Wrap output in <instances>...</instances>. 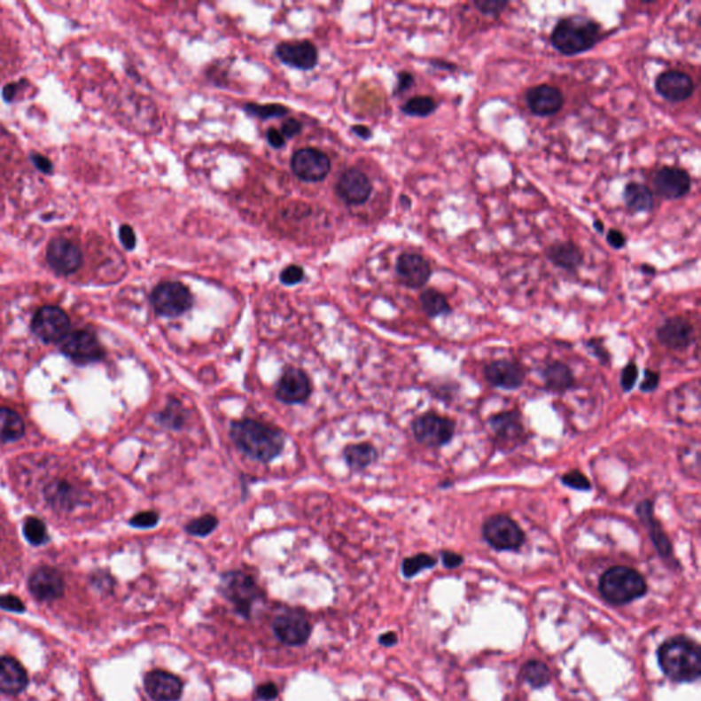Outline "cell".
<instances>
[{"label": "cell", "mask_w": 701, "mask_h": 701, "mask_svg": "<svg viewBox=\"0 0 701 701\" xmlns=\"http://www.w3.org/2000/svg\"><path fill=\"white\" fill-rule=\"evenodd\" d=\"M230 436L241 452L262 463L277 458L285 444L283 432L253 419L233 422Z\"/></svg>", "instance_id": "obj_1"}, {"label": "cell", "mask_w": 701, "mask_h": 701, "mask_svg": "<svg viewBox=\"0 0 701 701\" xmlns=\"http://www.w3.org/2000/svg\"><path fill=\"white\" fill-rule=\"evenodd\" d=\"M603 29L595 19L572 15L557 21L551 34V44L565 57L584 54L602 42Z\"/></svg>", "instance_id": "obj_2"}, {"label": "cell", "mask_w": 701, "mask_h": 701, "mask_svg": "<svg viewBox=\"0 0 701 701\" xmlns=\"http://www.w3.org/2000/svg\"><path fill=\"white\" fill-rule=\"evenodd\" d=\"M660 668L675 682H695L700 678V648L690 638L678 635L660 645Z\"/></svg>", "instance_id": "obj_3"}, {"label": "cell", "mask_w": 701, "mask_h": 701, "mask_svg": "<svg viewBox=\"0 0 701 701\" xmlns=\"http://www.w3.org/2000/svg\"><path fill=\"white\" fill-rule=\"evenodd\" d=\"M647 582L637 570L627 566L608 569L600 578L599 590L610 604L622 605L640 599L647 593Z\"/></svg>", "instance_id": "obj_4"}, {"label": "cell", "mask_w": 701, "mask_h": 701, "mask_svg": "<svg viewBox=\"0 0 701 701\" xmlns=\"http://www.w3.org/2000/svg\"><path fill=\"white\" fill-rule=\"evenodd\" d=\"M485 542L495 551H519L526 541V534L517 521L506 514L491 515L481 527Z\"/></svg>", "instance_id": "obj_5"}, {"label": "cell", "mask_w": 701, "mask_h": 701, "mask_svg": "<svg viewBox=\"0 0 701 701\" xmlns=\"http://www.w3.org/2000/svg\"><path fill=\"white\" fill-rule=\"evenodd\" d=\"M487 424L494 436V444L500 451H514L526 441V431L519 409L494 414L487 418Z\"/></svg>", "instance_id": "obj_6"}, {"label": "cell", "mask_w": 701, "mask_h": 701, "mask_svg": "<svg viewBox=\"0 0 701 701\" xmlns=\"http://www.w3.org/2000/svg\"><path fill=\"white\" fill-rule=\"evenodd\" d=\"M411 429L414 439L422 446L429 448H443L454 440L456 422L448 417L426 413L414 419Z\"/></svg>", "instance_id": "obj_7"}, {"label": "cell", "mask_w": 701, "mask_h": 701, "mask_svg": "<svg viewBox=\"0 0 701 701\" xmlns=\"http://www.w3.org/2000/svg\"><path fill=\"white\" fill-rule=\"evenodd\" d=\"M151 303L160 315L175 318L192 308L193 296L184 284L166 281L155 286L151 293Z\"/></svg>", "instance_id": "obj_8"}, {"label": "cell", "mask_w": 701, "mask_h": 701, "mask_svg": "<svg viewBox=\"0 0 701 701\" xmlns=\"http://www.w3.org/2000/svg\"><path fill=\"white\" fill-rule=\"evenodd\" d=\"M222 592L226 599L235 604L236 610L244 617L251 614L253 604L262 596L253 578L241 572H230L223 574Z\"/></svg>", "instance_id": "obj_9"}, {"label": "cell", "mask_w": 701, "mask_h": 701, "mask_svg": "<svg viewBox=\"0 0 701 701\" xmlns=\"http://www.w3.org/2000/svg\"><path fill=\"white\" fill-rule=\"evenodd\" d=\"M291 169L304 183H319L331 173V160L325 152L316 148H301L292 155Z\"/></svg>", "instance_id": "obj_10"}, {"label": "cell", "mask_w": 701, "mask_h": 701, "mask_svg": "<svg viewBox=\"0 0 701 701\" xmlns=\"http://www.w3.org/2000/svg\"><path fill=\"white\" fill-rule=\"evenodd\" d=\"M32 331L45 343L64 341L70 331L69 316L62 308L44 306L34 316Z\"/></svg>", "instance_id": "obj_11"}, {"label": "cell", "mask_w": 701, "mask_h": 701, "mask_svg": "<svg viewBox=\"0 0 701 701\" xmlns=\"http://www.w3.org/2000/svg\"><path fill=\"white\" fill-rule=\"evenodd\" d=\"M653 509H655V506H653L652 500H642L635 506V514H637L640 522L644 525L645 529L648 530L653 547L657 549L659 557L667 563H675V566H677L678 563L675 560L674 547H673L672 540L667 536L666 530L663 529L659 519L655 518Z\"/></svg>", "instance_id": "obj_12"}, {"label": "cell", "mask_w": 701, "mask_h": 701, "mask_svg": "<svg viewBox=\"0 0 701 701\" xmlns=\"http://www.w3.org/2000/svg\"><path fill=\"white\" fill-rule=\"evenodd\" d=\"M653 190L666 200L682 199L692 190V178L687 170L665 166L652 178Z\"/></svg>", "instance_id": "obj_13"}, {"label": "cell", "mask_w": 701, "mask_h": 701, "mask_svg": "<svg viewBox=\"0 0 701 701\" xmlns=\"http://www.w3.org/2000/svg\"><path fill=\"white\" fill-rule=\"evenodd\" d=\"M484 377L494 388L517 391L525 384L526 371L519 362L499 359L485 364Z\"/></svg>", "instance_id": "obj_14"}, {"label": "cell", "mask_w": 701, "mask_h": 701, "mask_svg": "<svg viewBox=\"0 0 701 701\" xmlns=\"http://www.w3.org/2000/svg\"><path fill=\"white\" fill-rule=\"evenodd\" d=\"M47 263L55 273L69 276L82 268V250L67 238H55L47 248Z\"/></svg>", "instance_id": "obj_15"}, {"label": "cell", "mask_w": 701, "mask_h": 701, "mask_svg": "<svg viewBox=\"0 0 701 701\" xmlns=\"http://www.w3.org/2000/svg\"><path fill=\"white\" fill-rule=\"evenodd\" d=\"M655 90L667 102L681 103L693 97L695 82L688 73L666 70L655 80Z\"/></svg>", "instance_id": "obj_16"}, {"label": "cell", "mask_w": 701, "mask_h": 701, "mask_svg": "<svg viewBox=\"0 0 701 701\" xmlns=\"http://www.w3.org/2000/svg\"><path fill=\"white\" fill-rule=\"evenodd\" d=\"M525 102L532 114L537 117H552L563 109L565 97L559 88L540 84L526 90Z\"/></svg>", "instance_id": "obj_17"}, {"label": "cell", "mask_w": 701, "mask_h": 701, "mask_svg": "<svg viewBox=\"0 0 701 701\" xmlns=\"http://www.w3.org/2000/svg\"><path fill=\"white\" fill-rule=\"evenodd\" d=\"M273 629L278 640L291 647L303 645L311 635L308 618L299 611H288L278 615L274 620Z\"/></svg>", "instance_id": "obj_18"}, {"label": "cell", "mask_w": 701, "mask_h": 701, "mask_svg": "<svg viewBox=\"0 0 701 701\" xmlns=\"http://www.w3.org/2000/svg\"><path fill=\"white\" fill-rule=\"evenodd\" d=\"M373 192L370 178L358 169H348L340 175L336 184V193L349 206H361L368 202Z\"/></svg>", "instance_id": "obj_19"}, {"label": "cell", "mask_w": 701, "mask_h": 701, "mask_svg": "<svg viewBox=\"0 0 701 701\" xmlns=\"http://www.w3.org/2000/svg\"><path fill=\"white\" fill-rule=\"evenodd\" d=\"M396 274L407 288L421 289L431 280V263L419 253H403L396 262Z\"/></svg>", "instance_id": "obj_20"}, {"label": "cell", "mask_w": 701, "mask_h": 701, "mask_svg": "<svg viewBox=\"0 0 701 701\" xmlns=\"http://www.w3.org/2000/svg\"><path fill=\"white\" fill-rule=\"evenodd\" d=\"M276 55L286 66L304 72L313 70L318 64V50L308 40L281 43L276 47Z\"/></svg>", "instance_id": "obj_21"}, {"label": "cell", "mask_w": 701, "mask_h": 701, "mask_svg": "<svg viewBox=\"0 0 701 701\" xmlns=\"http://www.w3.org/2000/svg\"><path fill=\"white\" fill-rule=\"evenodd\" d=\"M657 338L662 346L673 351L689 348L695 341V329L688 319L673 316L657 329Z\"/></svg>", "instance_id": "obj_22"}, {"label": "cell", "mask_w": 701, "mask_h": 701, "mask_svg": "<svg viewBox=\"0 0 701 701\" xmlns=\"http://www.w3.org/2000/svg\"><path fill=\"white\" fill-rule=\"evenodd\" d=\"M62 353L80 362L99 361L105 356L97 336L88 331H77L67 334L62 341Z\"/></svg>", "instance_id": "obj_23"}, {"label": "cell", "mask_w": 701, "mask_h": 701, "mask_svg": "<svg viewBox=\"0 0 701 701\" xmlns=\"http://www.w3.org/2000/svg\"><path fill=\"white\" fill-rule=\"evenodd\" d=\"M311 384L308 374L299 369H288L278 381L276 396L286 404L304 403L310 398Z\"/></svg>", "instance_id": "obj_24"}, {"label": "cell", "mask_w": 701, "mask_h": 701, "mask_svg": "<svg viewBox=\"0 0 701 701\" xmlns=\"http://www.w3.org/2000/svg\"><path fill=\"white\" fill-rule=\"evenodd\" d=\"M29 590L42 602L59 599L65 592V581L60 572L52 567H40L29 578Z\"/></svg>", "instance_id": "obj_25"}, {"label": "cell", "mask_w": 701, "mask_h": 701, "mask_svg": "<svg viewBox=\"0 0 701 701\" xmlns=\"http://www.w3.org/2000/svg\"><path fill=\"white\" fill-rule=\"evenodd\" d=\"M144 687L155 701H178L183 695V682L175 675L162 670L148 673Z\"/></svg>", "instance_id": "obj_26"}, {"label": "cell", "mask_w": 701, "mask_h": 701, "mask_svg": "<svg viewBox=\"0 0 701 701\" xmlns=\"http://www.w3.org/2000/svg\"><path fill=\"white\" fill-rule=\"evenodd\" d=\"M29 678L24 666L14 658H0V692L19 695L27 687Z\"/></svg>", "instance_id": "obj_27"}, {"label": "cell", "mask_w": 701, "mask_h": 701, "mask_svg": "<svg viewBox=\"0 0 701 701\" xmlns=\"http://www.w3.org/2000/svg\"><path fill=\"white\" fill-rule=\"evenodd\" d=\"M541 376L545 389L551 393L565 394L577 386L572 369L560 361H552L545 364Z\"/></svg>", "instance_id": "obj_28"}, {"label": "cell", "mask_w": 701, "mask_h": 701, "mask_svg": "<svg viewBox=\"0 0 701 701\" xmlns=\"http://www.w3.org/2000/svg\"><path fill=\"white\" fill-rule=\"evenodd\" d=\"M548 261L557 268L575 271L584 262V253L572 241H557L547 248Z\"/></svg>", "instance_id": "obj_29"}, {"label": "cell", "mask_w": 701, "mask_h": 701, "mask_svg": "<svg viewBox=\"0 0 701 701\" xmlns=\"http://www.w3.org/2000/svg\"><path fill=\"white\" fill-rule=\"evenodd\" d=\"M623 202L633 213H650L655 207V195L647 185L632 181L623 190Z\"/></svg>", "instance_id": "obj_30"}, {"label": "cell", "mask_w": 701, "mask_h": 701, "mask_svg": "<svg viewBox=\"0 0 701 701\" xmlns=\"http://www.w3.org/2000/svg\"><path fill=\"white\" fill-rule=\"evenodd\" d=\"M378 458L376 447L369 443L353 444L344 449V459L347 464L356 471L368 469Z\"/></svg>", "instance_id": "obj_31"}, {"label": "cell", "mask_w": 701, "mask_h": 701, "mask_svg": "<svg viewBox=\"0 0 701 701\" xmlns=\"http://www.w3.org/2000/svg\"><path fill=\"white\" fill-rule=\"evenodd\" d=\"M419 301H421L422 310L429 318H439V316L449 315L452 313L448 299L437 289H424L419 296Z\"/></svg>", "instance_id": "obj_32"}, {"label": "cell", "mask_w": 701, "mask_h": 701, "mask_svg": "<svg viewBox=\"0 0 701 701\" xmlns=\"http://www.w3.org/2000/svg\"><path fill=\"white\" fill-rule=\"evenodd\" d=\"M25 424L19 414L10 409H0V443H12L24 436Z\"/></svg>", "instance_id": "obj_33"}, {"label": "cell", "mask_w": 701, "mask_h": 701, "mask_svg": "<svg viewBox=\"0 0 701 701\" xmlns=\"http://www.w3.org/2000/svg\"><path fill=\"white\" fill-rule=\"evenodd\" d=\"M190 411L177 399H170L160 414V424L169 431H181L187 424Z\"/></svg>", "instance_id": "obj_34"}, {"label": "cell", "mask_w": 701, "mask_h": 701, "mask_svg": "<svg viewBox=\"0 0 701 701\" xmlns=\"http://www.w3.org/2000/svg\"><path fill=\"white\" fill-rule=\"evenodd\" d=\"M45 497L54 509H72L75 502L74 487L67 482H54L47 487Z\"/></svg>", "instance_id": "obj_35"}, {"label": "cell", "mask_w": 701, "mask_h": 701, "mask_svg": "<svg viewBox=\"0 0 701 701\" xmlns=\"http://www.w3.org/2000/svg\"><path fill=\"white\" fill-rule=\"evenodd\" d=\"M437 102L432 97L426 95H419V97H411L401 105V112L409 117L414 118H426L429 115L436 113Z\"/></svg>", "instance_id": "obj_36"}, {"label": "cell", "mask_w": 701, "mask_h": 701, "mask_svg": "<svg viewBox=\"0 0 701 701\" xmlns=\"http://www.w3.org/2000/svg\"><path fill=\"white\" fill-rule=\"evenodd\" d=\"M522 677L533 688H544L549 682V670L540 660H530L522 668Z\"/></svg>", "instance_id": "obj_37"}, {"label": "cell", "mask_w": 701, "mask_h": 701, "mask_svg": "<svg viewBox=\"0 0 701 701\" xmlns=\"http://www.w3.org/2000/svg\"><path fill=\"white\" fill-rule=\"evenodd\" d=\"M244 112L250 114L251 117L259 118V120H271V118H284L289 114L288 107L285 105H278V103H270V105H258V103H248L244 105Z\"/></svg>", "instance_id": "obj_38"}, {"label": "cell", "mask_w": 701, "mask_h": 701, "mask_svg": "<svg viewBox=\"0 0 701 701\" xmlns=\"http://www.w3.org/2000/svg\"><path fill=\"white\" fill-rule=\"evenodd\" d=\"M437 565V559L432 555L418 554L416 557H407L401 565V572L404 577L413 578L424 570L433 569Z\"/></svg>", "instance_id": "obj_39"}, {"label": "cell", "mask_w": 701, "mask_h": 701, "mask_svg": "<svg viewBox=\"0 0 701 701\" xmlns=\"http://www.w3.org/2000/svg\"><path fill=\"white\" fill-rule=\"evenodd\" d=\"M24 534L32 545H42L49 540L47 527L42 519L36 517L27 518L24 524Z\"/></svg>", "instance_id": "obj_40"}, {"label": "cell", "mask_w": 701, "mask_h": 701, "mask_svg": "<svg viewBox=\"0 0 701 701\" xmlns=\"http://www.w3.org/2000/svg\"><path fill=\"white\" fill-rule=\"evenodd\" d=\"M218 526V518L214 515L207 514L203 517L196 518L185 526L190 534L196 537H207L214 532Z\"/></svg>", "instance_id": "obj_41"}, {"label": "cell", "mask_w": 701, "mask_h": 701, "mask_svg": "<svg viewBox=\"0 0 701 701\" xmlns=\"http://www.w3.org/2000/svg\"><path fill=\"white\" fill-rule=\"evenodd\" d=\"M560 482H562L565 487L574 489V491H592V482H590L589 479L585 476L584 472L580 471V470H570V471L565 472V474L560 477Z\"/></svg>", "instance_id": "obj_42"}, {"label": "cell", "mask_w": 701, "mask_h": 701, "mask_svg": "<svg viewBox=\"0 0 701 701\" xmlns=\"http://www.w3.org/2000/svg\"><path fill=\"white\" fill-rule=\"evenodd\" d=\"M474 6L479 10L481 14L487 15V17H499L500 14L504 12V10L510 6V2H502V0H476Z\"/></svg>", "instance_id": "obj_43"}, {"label": "cell", "mask_w": 701, "mask_h": 701, "mask_svg": "<svg viewBox=\"0 0 701 701\" xmlns=\"http://www.w3.org/2000/svg\"><path fill=\"white\" fill-rule=\"evenodd\" d=\"M638 378V368L637 363L635 362H629V363L623 368L622 373H620V388H622L623 392H632V389L635 388V383H637Z\"/></svg>", "instance_id": "obj_44"}, {"label": "cell", "mask_w": 701, "mask_h": 701, "mask_svg": "<svg viewBox=\"0 0 701 701\" xmlns=\"http://www.w3.org/2000/svg\"><path fill=\"white\" fill-rule=\"evenodd\" d=\"M587 347L590 353L593 354V356H595L603 366H608V364L611 363V354L605 348L602 339H590V340L587 341Z\"/></svg>", "instance_id": "obj_45"}, {"label": "cell", "mask_w": 701, "mask_h": 701, "mask_svg": "<svg viewBox=\"0 0 701 701\" xmlns=\"http://www.w3.org/2000/svg\"><path fill=\"white\" fill-rule=\"evenodd\" d=\"M160 522V515L154 511H144L136 514L130 519V526L137 527V529H151V527L157 526Z\"/></svg>", "instance_id": "obj_46"}, {"label": "cell", "mask_w": 701, "mask_h": 701, "mask_svg": "<svg viewBox=\"0 0 701 701\" xmlns=\"http://www.w3.org/2000/svg\"><path fill=\"white\" fill-rule=\"evenodd\" d=\"M304 278V270L298 265H291L284 269L280 274V281L286 286L296 285Z\"/></svg>", "instance_id": "obj_47"}, {"label": "cell", "mask_w": 701, "mask_h": 701, "mask_svg": "<svg viewBox=\"0 0 701 701\" xmlns=\"http://www.w3.org/2000/svg\"><path fill=\"white\" fill-rule=\"evenodd\" d=\"M660 386V373L659 371L650 370L647 369L644 373V381L640 384V391L643 393H650V392L657 391Z\"/></svg>", "instance_id": "obj_48"}, {"label": "cell", "mask_w": 701, "mask_h": 701, "mask_svg": "<svg viewBox=\"0 0 701 701\" xmlns=\"http://www.w3.org/2000/svg\"><path fill=\"white\" fill-rule=\"evenodd\" d=\"M0 608L4 611L19 612V614L25 611L24 603L19 597L12 596V595L0 596Z\"/></svg>", "instance_id": "obj_49"}, {"label": "cell", "mask_w": 701, "mask_h": 701, "mask_svg": "<svg viewBox=\"0 0 701 701\" xmlns=\"http://www.w3.org/2000/svg\"><path fill=\"white\" fill-rule=\"evenodd\" d=\"M120 240L127 248L128 251L135 250L136 243H137V238H136L135 230H133L132 226L129 225H122L120 228Z\"/></svg>", "instance_id": "obj_50"}, {"label": "cell", "mask_w": 701, "mask_h": 701, "mask_svg": "<svg viewBox=\"0 0 701 701\" xmlns=\"http://www.w3.org/2000/svg\"><path fill=\"white\" fill-rule=\"evenodd\" d=\"M414 84H416V79H414V75L411 73L401 72L398 74V82H396V87H394L393 94H404Z\"/></svg>", "instance_id": "obj_51"}, {"label": "cell", "mask_w": 701, "mask_h": 701, "mask_svg": "<svg viewBox=\"0 0 701 701\" xmlns=\"http://www.w3.org/2000/svg\"><path fill=\"white\" fill-rule=\"evenodd\" d=\"M280 132L285 139H293L296 136L300 135L301 124L295 118H291V120H286L285 122H283Z\"/></svg>", "instance_id": "obj_52"}, {"label": "cell", "mask_w": 701, "mask_h": 701, "mask_svg": "<svg viewBox=\"0 0 701 701\" xmlns=\"http://www.w3.org/2000/svg\"><path fill=\"white\" fill-rule=\"evenodd\" d=\"M441 560H443L444 566L447 569H458L464 562L463 555L458 554L454 551H441Z\"/></svg>", "instance_id": "obj_53"}, {"label": "cell", "mask_w": 701, "mask_h": 701, "mask_svg": "<svg viewBox=\"0 0 701 701\" xmlns=\"http://www.w3.org/2000/svg\"><path fill=\"white\" fill-rule=\"evenodd\" d=\"M607 243L614 250H622L627 245V238L620 230H610L607 233Z\"/></svg>", "instance_id": "obj_54"}, {"label": "cell", "mask_w": 701, "mask_h": 701, "mask_svg": "<svg viewBox=\"0 0 701 701\" xmlns=\"http://www.w3.org/2000/svg\"><path fill=\"white\" fill-rule=\"evenodd\" d=\"M266 140H268L271 147L277 148V150L278 148H283L286 143L285 137L276 128H270V129L266 130Z\"/></svg>", "instance_id": "obj_55"}, {"label": "cell", "mask_w": 701, "mask_h": 701, "mask_svg": "<svg viewBox=\"0 0 701 701\" xmlns=\"http://www.w3.org/2000/svg\"><path fill=\"white\" fill-rule=\"evenodd\" d=\"M256 696H258L261 700L270 701L273 698L277 697L278 696V689L274 683H265V685H261L256 690Z\"/></svg>", "instance_id": "obj_56"}, {"label": "cell", "mask_w": 701, "mask_h": 701, "mask_svg": "<svg viewBox=\"0 0 701 701\" xmlns=\"http://www.w3.org/2000/svg\"><path fill=\"white\" fill-rule=\"evenodd\" d=\"M32 160H34L35 165H36L37 169L42 170L44 173H52V165L47 158L42 157V155H34L32 157Z\"/></svg>", "instance_id": "obj_57"}, {"label": "cell", "mask_w": 701, "mask_h": 701, "mask_svg": "<svg viewBox=\"0 0 701 701\" xmlns=\"http://www.w3.org/2000/svg\"><path fill=\"white\" fill-rule=\"evenodd\" d=\"M351 130L362 140L371 139V136H373V132L368 127H364V125H354Z\"/></svg>", "instance_id": "obj_58"}, {"label": "cell", "mask_w": 701, "mask_h": 701, "mask_svg": "<svg viewBox=\"0 0 701 701\" xmlns=\"http://www.w3.org/2000/svg\"><path fill=\"white\" fill-rule=\"evenodd\" d=\"M396 643H398V635H394V633H386V635L379 637V644H383L384 647H392Z\"/></svg>", "instance_id": "obj_59"}, {"label": "cell", "mask_w": 701, "mask_h": 701, "mask_svg": "<svg viewBox=\"0 0 701 701\" xmlns=\"http://www.w3.org/2000/svg\"><path fill=\"white\" fill-rule=\"evenodd\" d=\"M434 65V67H440V69H446V70H454L456 69L455 65L447 64V62H441V60H436V62H432Z\"/></svg>", "instance_id": "obj_60"}, {"label": "cell", "mask_w": 701, "mask_h": 701, "mask_svg": "<svg viewBox=\"0 0 701 701\" xmlns=\"http://www.w3.org/2000/svg\"><path fill=\"white\" fill-rule=\"evenodd\" d=\"M593 226H595V230H596V232L600 233V235L604 233V223H603L602 221H595V222H593Z\"/></svg>", "instance_id": "obj_61"}, {"label": "cell", "mask_w": 701, "mask_h": 701, "mask_svg": "<svg viewBox=\"0 0 701 701\" xmlns=\"http://www.w3.org/2000/svg\"><path fill=\"white\" fill-rule=\"evenodd\" d=\"M642 270H643V273L650 274V276H655V273H657V270H655V268H652V266H648V265H643L642 266Z\"/></svg>", "instance_id": "obj_62"}]
</instances>
